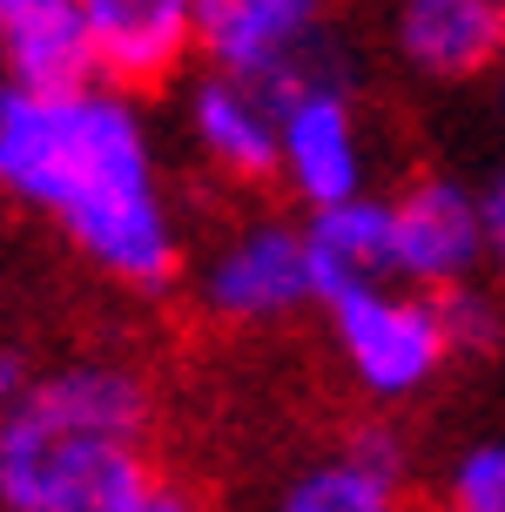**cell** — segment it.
Masks as SVG:
<instances>
[{
  "label": "cell",
  "mask_w": 505,
  "mask_h": 512,
  "mask_svg": "<svg viewBox=\"0 0 505 512\" xmlns=\"http://www.w3.org/2000/svg\"><path fill=\"white\" fill-rule=\"evenodd\" d=\"M0 196L68 236L95 277L162 297L182 277V216L142 95L115 81L27 88L0 75Z\"/></svg>",
  "instance_id": "1"
},
{
  "label": "cell",
  "mask_w": 505,
  "mask_h": 512,
  "mask_svg": "<svg viewBox=\"0 0 505 512\" xmlns=\"http://www.w3.org/2000/svg\"><path fill=\"white\" fill-rule=\"evenodd\" d=\"M155 391L128 358L41 371L0 418V512H115L155 479Z\"/></svg>",
  "instance_id": "2"
},
{
  "label": "cell",
  "mask_w": 505,
  "mask_h": 512,
  "mask_svg": "<svg viewBox=\"0 0 505 512\" xmlns=\"http://www.w3.org/2000/svg\"><path fill=\"white\" fill-rule=\"evenodd\" d=\"M317 310H324V331H330V351L344 364V378L384 411L425 398L431 384L445 378V364L458 358L438 290H418L404 277L337 290Z\"/></svg>",
  "instance_id": "3"
},
{
  "label": "cell",
  "mask_w": 505,
  "mask_h": 512,
  "mask_svg": "<svg viewBox=\"0 0 505 512\" xmlns=\"http://www.w3.org/2000/svg\"><path fill=\"white\" fill-rule=\"evenodd\" d=\"M196 61L263 81L270 95L310 75H351L330 0H196Z\"/></svg>",
  "instance_id": "4"
},
{
  "label": "cell",
  "mask_w": 505,
  "mask_h": 512,
  "mask_svg": "<svg viewBox=\"0 0 505 512\" xmlns=\"http://www.w3.org/2000/svg\"><path fill=\"white\" fill-rule=\"evenodd\" d=\"M310 304H317V277H310L303 223L256 216L196 263V310L223 331H277Z\"/></svg>",
  "instance_id": "5"
},
{
  "label": "cell",
  "mask_w": 505,
  "mask_h": 512,
  "mask_svg": "<svg viewBox=\"0 0 505 512\" xmlns=\"http://www.w3.org/2000/svg\"><path fill=\"white\" fill-rule=\"evenodd\" d=\"M277 182L303 209L371 189V135L351 75H310L277 95Z\"/></svg>",
  "instance_id": "6"
},
{
  "label": "cell",
  "mask_w": 505,
  "mask_h": 512,
  "mask_svg": "<svg viewBox=\"0 0 505 512\" xmlns=\"http://www.w3.org/2000/svg\"><path fill=\"white\" fill-rule=\"evenodd\" d=\"M391 250L398 277L418 290H452L485 277V196L458 176H411L391 189Z\"/></svg>",
  "instance_id": "7"
},
{
  "label": "cell",
  "mask_w": 505,
  "mask_h": 512,
  "mask_svg": "<svg viewBox=\"0 0 505 512\" xmlns=\"http://www.w3.org/2000/svg\"><path fill=\"white\" fill-rule=\"evenodd\" d=\"M182 128H189V149L209 176L236 182V189L277 182V95L263 81L202 68L182 95Z\"/></svg>",
  "instance_id": "8"
},
{
  "label": "cell",
  "mask_w": 505,
  "mask_h": 512,
  "mask_svg": "<svg viewBox=\"0 0 505 512\" xmlns=\"http://www.w3.org/2000/svg\"><path fill=\"white\" fill-rule=\"evenodd\" d=\"M270 512H411V445L391 418H371L344 445L303 459Z\"/></svg>",
  "instance_id": "9"
},
{
  "label": "cell",
  "mask_w": 505,
  "mask_h": 512,
  "mask_svg": "<svg viewBox=\"0 0 505 512\" xmlns=\"http://www.w3.org/2000/svg\"><path fill=\"white\" fill-rule=\"evenodd\" d=\"M88 41H95V75L155 95L176 88L196 61V0H81Z\"/></svg>",
  "instance_id": "10"
},
{
  "label": "cell",
  "mask_w": 505,
  "mask_h": 512,
  "mask_svg": "<svg viewBox=\"0 0 505 512\" xmlns=\"http://www.w3.org/2000/svg\"><path fill=\"white\" fill-rule=\"evenodd\" d=\"M391 48L418 81H479L505 61V0H391Z\"/></svg>",
  "instance_id": "11"
},
{
  "label": "cell",
  "mask_w": 505,
  "mask_h": 512,
  "mask_svg": "<svg viewBox=\"0 0 505 512\" xmlns=\"http://www.w3.org/2000/svg\"><path fill=\"white\" fill-rule=\"evenodd\" d=\"M303 250H310V277H317V304L357 283L398 277V250H391V196L357 189L344 203L303 209Z\"/></svg>",
  "instance_id": "12"
},
{
  "label": "cell",
  "mask_w": 505,
  "mask_h": 512,
  "mask_svg": "<svg viewBox=\"0 0 505 512\" xmlns=\"http://www.w3.org/2000/svg\"><path fill=\"white\" fill-rule=\"evenodd\" d=\"M0 75L27 88L101 81L81 0H0Z\"/></svg>",
  "instance_id": "13"
},
{
  "label": "cell",
  "mask_w": 505,
  "mask_h": 512,
  "mask_svg": "<svg viewBox=\"0 0 505 512\" xmlns=\"http://www.w3.org/2000/svg\"><path fill=\"white\" fill-rule=\"evenodd\" d=\"M438 304H445V331H452V351L458 358H492L505 344V290L499 283H452V290H438Z\"/></svg>",
  "instance_id": "14"
},
{
  "label": "cell",
  "mask_w": 505,
  "mask_h": 512,
  "mask_svg": "<svg viewBox=\"0 0 505 512\" xmlns=\"http://www.w3.org/2000/svg\"><path fill=\"white\" fill-rule=\"evenodd\" d=\"M445 499L465 512H505V432L458 445L445 465Z\"/></svg>",
  "instance_id": "15"
},
{
  "label": "cell",
  "mask_w": 505,
  "mask_h": 512,
  "mask_svg": "<svg viewBox=\"0 0 505 512\" xmlns=\"http://www.w3.org/2000/svg\"><path fill=\"white\" fill-rule=\"evenodd\" d=\"M479 196H485V277L505 290V162L492 169V182Z\"/></svg>",
  "instance_id": "16"
},
{
  "label": "cell",
  "mask_w": 505,
  "mask_h": 512,
  "mask_svg": "<svg viewBox=\"0 0 505 512\" xmlns=\"http://www.w3.org/2000/svg\"><path fill=\"white\" fill-rule=\"evenodd\" d=\"M115 512H209V506H202L189 486H176V479H162V472H155V479H142V486L128 492Z\"/></svg>",
  "instance_id": "17"
},
{
  "label": "cell",
  "mask_w": 505,
  "mask_h": 512,
  "mask_svg": "<svg viewBox=\"0 0 505 512\" xmlns=\"http://www.w3.org/2000/svg\"><path fill=\"white\" fill-rule=\"evenodd\" d=\"M34 378H41V371H34V358H27L21 344H7V337H0V418L21 405L27 391H34Z\"/></svg>",
  "instance_id": "18"
},
{
  "label": "cell",
  "mask_w": 505,
  "mask_h": 512,
  "mask_svg": "<svg viewBox=\"0 0 505 512\" xmlns=\"http://www.w3.org/2000/svg\"><path fill=\"white\" fill-rule=\"evenodd\" d=\"M492 95H499V115H505V61L492 68Z\"/></svg>",
  "instance_id": "19"
},
{
  "label": "cell",
  "mask_w": 505,
  "mask_h": 512,
  "mask_svg": "<svg viewBox=\"0 0 505 512\" xmlns=\"http://www.w3.org/2000/svg\"><path fill=\"white\" fill-rule=\"evenodd\" d=\"M425 512H465V506H452V499H438V506H425Z\"/></svg>",
  "instance_id": "20"
}]
</instances>
